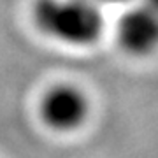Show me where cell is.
<instances>
[{"mask_svg": "<svg viewBox=\"0 0 158 158\" xmlns=\"http://www.w3.org/2000/svg\"><path fill=\"white\" fill-rule=\"evenodd\" d=\"M86 2H95V4H98V0H86Z\"/></svg>", "mask_w": 158, "mask_h": 158, "instance_id": "8992f818", "label": "cell"}, {"mask_svg": "<svg viewBox=\"0 0 158 158\" xmlns=\"http://www.w3.org/2000/svg\"><path fill=\"white\" fill-rule=\"evenodd\" d=\"M141 7H144V9H148L149 12H153V14H156L158 16V0H141V4H139Z\"/></svg>", "mask_w": 158, "mask_h": 158, "instance_id": "277c9868", "label": "cell"}, {"mask_svg": "<svg viewBox=\"0 0 158 158\" xmlns=\"http://www.w3.org/2000/svg\"><path fill=\"white\" fill-rule=\"evenodd\" d=\"M90 98L72 83H55L40 95L39 119L55 134H72L90 116Z\"/></svg>", "mask_w": 158, "mask_h": 158, "instance_id": "7a4b0ae2", "label": "cell"}, {"mask_svg": "<svg viewBox=\"0 0 158 158\" xmlns=\"http://www.w3.org/2000/svg\"><path fill=\"white\" fill-rule=\"evenodd\" d=\"M116 40L132 56L151 55L158 48V16L141 6L128 9L118 21Z\"/></svg>", "mask_w": 158, "mask_h": 158, "instance_id": "3957f363", "label": "cell"}, {"mask_svg": "<svg viewBox=\"0 0 158 158\" xmlns=\"http://www.w3.org/2000/svg\"><path fill=\"white\" fill-rule=\"evenodd\" d=\"M98 2H111V4H125V2H130V0H98Z\"/></svg>", "mask_w": 158, "mask_h": 158, "instance_id": "5b68a950", "label": "cell"}, {"mask_svg": "<svg viewBox=\"0 0 158 158\" xmlns=\"http://www.w3.org/2000/svg\"><path fill=\"white\" fill-rule=\"evenodd\" d=\"M30 19L40 35L72 48L95 44L104 32L98 4L86 0H34Z\"/></svg>", "mask_w": 158, "mask_h": 158, "instance_id": "6da1fadb", "label": "cell"}]
</instances>
